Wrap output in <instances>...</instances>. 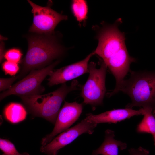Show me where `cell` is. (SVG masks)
<instances>
[{"label": "cell", "mask_w": 155, "mask_h": 155, "mask_svg": "<svg viewBox=\"0 0 155 155\" xmlns=\"http://www.w3.org/2000/svg\"><path fill=\"white\" fill-rule=\"evenodd\" d=\"M54 33L37 34L28 38V49L22 61L18 79L23 78L32 70L46 67L63 55L65 50L59 44Z\"/></svg>", "instance_id": "cell-1"}, {"label": "cell", "mask_w": 155, "mask_h": 155, "mask_svg": "<svg viewBox=\"0 0 155 155\" xmlns=\"http://www.w3.org/2000/svg\"><path fill=\"white\" fill-rule=\"evenodd\" d=\"M130 71L129 78L115 86L107 96L110 97L121 91L128 95L131 100L125 108L140 107L153 112L155 110V71Z\"/></svg>", "instance_id": "cell-2"}, {"label": "cell", "mask_w": 155, "mask_h": 155, "mask_svg": "<svg viewBox=\"0 0 155 155\" xmlns=\"http://www.w3.org/2000/svg\"><path fill=\"white\" fill-rule=\"evenodd\" d=\"M78 81L73 80L69 86L66 83L56 90L44 94L20 96L30 113L55 124L63 102L70 92L78 90Z\"/></svg>", "instance_id": "cell-3"}, {"label": "cell", "mask_w": 155, "mask_h": 155, "mask_svg": "<svg viewBox=\"0 0 155 155\" xmlns=\"http://www.w3.org/2000/svg\"><path fill=\"white\" fill-rule=\"evenodd\" d=\"M121 22L120 20H118L113 24L104 26L98 34V44L94 52L102 59L103 61L121 57L128 52L125 34L118 28Z\"/></svg>", "instance_id": "cell-4"}, {"label": "cell", "mask_w": 155, "mask_h": 155, "mask_svg": "<svg viewBox=\"0 0 155 155\" xmlns=\"http://www.w3.org/2000/svg\"><path fill=\"white\" fill-rule=\"evenodd\" d=\"M107 68L103 61L98 69L94 62H90L88 64L89 75L82 87L80 95L83 99L84 103L90 105L93 109L103 104L106 91L105 80Z\"/></svg>", "instance_id": "cell-5"}, {"label": "cell", "mask_w": 155, "mask_h": 155, "mask_svg": "<svg viewBox=\"0 0 155 155\" xmlns=\"http://www.w3.org/2000/svg\"><path fill=\"white\" fill-rule=\"evenodd\" d=\"M60 61L57 60L44 68L31 71L28 75L1 93L0 101L11 95L20 97L41 94L45 90L42 83Z\"/></svg>", "instance_id": "cell-6"}, {"label": "cell", "mask_w": 155, "mask_h": 155, "mask_svg": "<svg viewBox=\"0 0 155 155\" xmlns=\"http://www.w3.org/2000/svg\"><path fill=\"white\" fill-rule=\"evenodd\" d=\"M28 1L32 7L33 21L29 32L38 34L54 33L57 25L61 21L67 19V16L57 12L48 6L42 7L30 0Z\"/></svg>", "instance_id": "cell-7"}, {"label": "cell", "mask_w": 155, "mask_h": 155, "mask_svg": "<svg viewBox=\"0 0 155 155\" xmlns=\"http://www.w3.org/2000/svg\"><path fill=\"white\" fill-rule=\"evenodd\" d=\"M97 125L86 117L74 126L61 133L46 145L42 146L40 151L47 155L57 154L60 149L71 143L81 135L92 134Z\"/></svg>", "instance_id": "cell-8"}, {"label": "cell", "mask_w": 155, "mask_h": 155, "mask_svg": "<svg viewBox=\"0 0 155 155\" xmlns=\"http://www.w3.org/2000/svg\"><path fill=\"white\" fill-rule=\"evenodd\" d=\"M82 109V104L75 102H69L65 101L58 113L53 130L51 133L42 139L41 143L42 146L51 142L59 133L69 129L78 119Z\"/></svg>", "instance_id": "cell-9"}, {"label": "cell", "mask_w": 155, "mask_h": 155, "mask_svg": "<svg viewBox=\"0 0 155 155\" xmlns=\"http://www.w3.org/2000/svg\"><path fill=\"white\" fill-rule=\"evenodd\" d=\"M94 55V51L81 61L59 69H54L49 75L47 84L51 86L63 84L88 73V62L91 57Z\"/></svg>", "instance_id": "cell-10"}, {"label": "cell", "mask_w": 155, "mask_h": 155, "mask_svg": "<svg viewBox=\"0 0 155 155\" xmlns=\"http://www.w3.org/2000/svg\"><path fill=\"white\" fill-rule=\"evenodd\" d=\"M145 110L142 108L139 110L132 109H114L100 114H88L86 118L90 121L96 124L102 123H116L135 116L142 115Z\"/></svg>", "instance_id": "cell-11"}, {"label": "cell", "mask_w": 155, "mask_h": 155, "mask_svg": "<svg viewBox=\"0 0 155 155\" xmlns=\"http://www.w3.org/2000/svg\"><path fill=\"white\" fill-rule=\"evenodd\" d=\"M114 131L107 129L105 132L104 140L101 146L93 151L91 155H119V150L127 148L126 143L115 140Z\"/></svg>", "instance_id": "cell-12"}, {"label": "cell", "mask_w": 155, "mask_h": 155, "mask_svg": "<svg viewBox=\"0 0 155 155\" xmlns=\"http://www.w3.org/2000/svg\"><path fill=\"white\" fill-rule=\"evenodd\" d=\"M3 113L5 117L10 122L16 123L25 119L27 115L25 108L21 104L12 102L5 108Z\"/></svg>", "instance_id": "cell-13"}, {"label": "cell", "mask_w": 155, "mask_h": 155, "mask_svg": "<svg viewBox=\"0 0 155 155\" xmlns=\"http://www.w3.org/2000/svg\"><path fill=\"white\" fill-rule=\"evenodd\" d=\"M145 110L143 117L138 125L136 131L139 133L151 134L153 140L155 139V113L151 110Z\"/></svg>", "instance_id": "cell-14"}, {"label": "cell", "mask_w": 155, "mask_h": 155, "mask_svg": "<svg viewBox=\"0 0 155 155\" xmlns=\"http://www.w3.org/2000/svg\"><path fill=\"white\" fill-rule=\"evenodd\" d=\"M71 8L73 13L78 22H82L86 19L88 7L86 1H73Z\"/></svg>", "instance_id": "cell-15"}, {"label": "cell", "mask_w": 155, "mask_h": 155, "mask_svg": "<svg viewBox=\"0 0 155 155\" xmlns=\"http://www.w3.org/2000/svg\"><path fill=\"white\" fill-rule=\"evenodd\" d=\"M0 148L4 154L7 155H30L25 152L19 153L13 144L9 140L0 138Z\"/></svg>", "instance_id": "cell-16"}, {"label": "cell", "mask_w": 155, "mask_h": 155, "mask_svg": "<svg viewBox=\"0 0 155 155\" xmlns=\"http://www.w3.org/2000/svg\"><path fill=\"white\" fill-rule=\"evenodd\" d=\"M22 54L20 50L13 48L7 51L4 54V57L7 61L19 63L21 59Z\"/></svg>", "instance_id": "cell-17"}, {"label": "cell", "mask_w": 155, "mask_h": 155, "mask_svg": "<svg viewBox=\"0 0 155 155\" xmlns=\"http://www.w3.org/2000/svg\"><path fill=\"white\" fill-rule=\"evenodd\" d=\"M2 69L5 75H16L19 70V67L18 63L6 61L2 65Z\"/></svg>", "instance_id": "cell-18"}, {"label": "cell", "mask_w": 155, "mask_h": 155, "mask_svg": "<svg viewBox=\"0 0 155 155\" xmlns=\"http://www.w3.org/2000/svg\"><path fill=\"white\" fill-rule=\"evenodd\" d=\"M18 78V75L9 78H0V91H5L8 90L12 86L13 83Z\"/></svg>", "instance_id": "cell-19"}, {"label": "cell", "mask_w": 155, "mask_h": 155, "mask_svg": "<svg viewBox=\"0 0 155 155\" xmlns=\"http://www.w3.org/2000/svg\"><path fill=\"white\" fill-rule=\"evenodd\" d=\"M129 155H148L149 151L140 147L137 148H131L129 149Z\"/></svg>", "instance_id": "cell-20"}, {"label": "cell", "mask_w": 155, "mask_h": 155, "mask_svg": "<svg viewBox=\"0 0 155 155\" xmlns=\"http://www.w3.org/2000/svg\"><path fill=\"white\" fill-rule=\"evenodd\" d=\"M154 140V146H155V140Z\"/></svg>", "instance_id": "cell-21"}, {"label": "cell", "mask_w": 155, "mask_h": 155, "mask_svg": "<svg viewBox=\"0 0 155 155\" xmlns=\"http://www.w3.org/2000/svg\"><path fill=\"white\" fill-rule=\"evenodd\" d=\"M153 114H155V110L153 111Z\"/></svg>", "instance_id": "cell-22"}, {"label": "cell", "mask_w": 155, "mask_h": 155, "mask_svg": "<svg viewBox=\"0 0 155 155\" xmlns=\"http://www.w3.org/2000/svg\"><path fill=\"white\" fill-rule=\"evenodd\" d=\"M2 155H7L4 153Z\"/></svg>", "instance_id": "cell-23"}, {"label": "cell", "mask_w": 155, "mask_h": 155, "mask_svg": "<svg viewBox=\"0 0 155 155\" xmlns=\"http://www.w3.org/2000/svg\"><path fill=\"white\" fill-rule=\"evenodd\" d=\"M57 155V154H54V155Z\"/></svg>", "instance_id": "cell-24"}]
</instances>
